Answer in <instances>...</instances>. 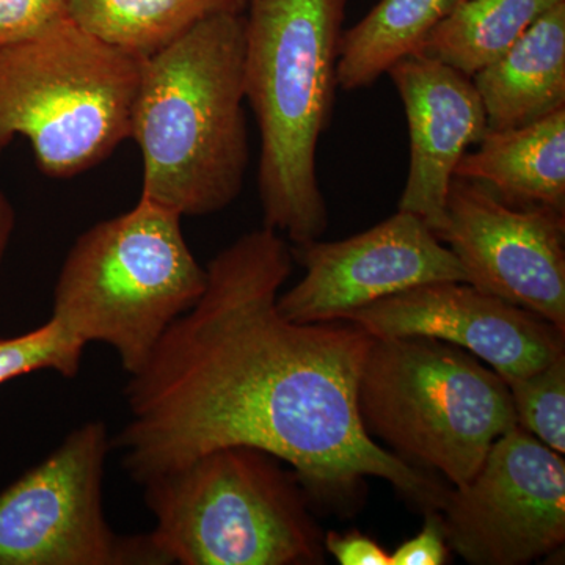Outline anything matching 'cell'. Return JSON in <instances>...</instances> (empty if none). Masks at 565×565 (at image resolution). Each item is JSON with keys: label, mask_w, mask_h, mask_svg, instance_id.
<instances>
[{"label": "cell", "mask_w": 565, "mask_h": 565, "mask_svg": "<svg viewBox=\"0 0 565 565\" xmlns=\"http://www.w3.org/2000/svg\"><path fill=\"white\" fill-rule=\"evenodd\" d=\"M292 262L267 226L211 259L199 302L129 379V422L115 440L126 471L143 484L212 449L252 446L289 465L315 497L344 503L379 478L438 511L449 486L379 445L360 416L373 334L278 310Z\"/></svg>", "instance_id": "obj_1"}, {"label": "cell", "mask_w": 565, "mask_h": 565, "mask_svg": "<svg viewBox=\"0 0 565 565\" xmlns=\"http://www.w3.org/2000/svg\"><path fill=\"white\" fill-rule=\"evenodd\" d=\"M244 47V13H223L141 62L129 136L140 199L196 217L239 196L250 162Z\"/></svg>", "instance_id": "obj_2"}, {"label": "cell", "mask_w": 565, "mask_h": 565, "mask_svg": "<svg viewBox=\"0 0 565 565\" xmlns=\"http://www.w3.org/2000/svg\"><path fill=\"white\" fill-rule=\"evenodd\" d=\"M348 0H247L244 92L262 136L264 226L296 247L321 239L329 211L319 140L332 120Z\"/></svg>", "instance_id": "obj_3"}, {"label": "cell", "mask_w": 565, "mask_h": 565, "mask_svg": "<svg viewBox=\"0 0 565 565\" xmlns=\"http://www.w3.org/2000/svg\"><path fill=\"white\" fill-rule=\"evenodd\" d=\"M282 460L252 446H223L145 481L163 564H323L310 493Z\"/></svg>", "instance_id": "obj_4"}, {"label": "cell", "mask_w": 565, "mask_h": 565, "mask_svg": "<svg viewBox=\"0 0 565 565\" xmlns=\"http://www.w3.org/2000/svg\"><path fill=\"white\" fill-rule=\"evenodd\" d=\"M181 218L140 199L81 234L58 274L51 318L82 343L110 345L129 375L206 288Z\"/></svg>", "instance_id": "obj_5"}, {"label": "cell", "mask_w": 565, "mask_h": 565, "mask_svg": "<svg viewBox=\"0 0 565 565\" xmlns=\"http://www.w3.org/2000/svg\"><path fill=\"white\" fill-rule=\"evenodd\" d=\"M356 404L371 437L452 487L467 484L494 441L519 426L504 379L435 338H374Z\"/></svg>", "instance_id": "obj_6"}, {"label": "cell", "mask_w": 565, "mask_h": 565, "mask_svg": "<svg viewBox=\"0 0 565 565\" xmlns=\"http://www.w3.org/2000/svg\"><path fill=\"white\" fill-rule=\"evenodd\" d=\"M141 62L70 18L0 46V154L22 137L58 180L106 161L131 136Z\"/></svg>", "instance_id": "obj_7"}, {"label": "cell", "mask_w": 565, "mask_h": 565, "mask_svg": "<svg viewBox=\"0 0 565 565\" xmlns=\"http://www.w3.org/2000/svg\"><path fill=\"white\" fill-rule=\"evenodd\" d=\"M106 423L73 430L0 493V565L163 564L150 535H117L104 515Z\"/></svg>", "instance_id": "obj_8"}, {"label": "cell", "mask_w": 565, "mask_h": 565, "mask_svg": "<svg viewBox=\"0 0 565 565\" xmlns=\"http://www.w3.org/2000/svg\"><path fill=\"white\" fill-rule=\"evenodd\" d=\"M449 550L473 565H526L565 541L564 456L520 426L438 509Z\"/></svg>", "instance_id": "obj_9"}, {"label": "cell", "mask_w": 565, "mask_h": 565, "mask_svg": "<svg viewBox=\"0 0 565 565\" xmlns=\"http://www.w3.org/2000/svg\"><path fill=\"white\" fill-rule=\"evenodd\" d=\"M467 282L565 332V214L514 206L481 182L455 178L437 234Z\"/></svg>", "instance_id": "obj_10"}, {"label": "cell", "mask_w": 565, "mask_h": 565, "mask_svg": "<svg viewBox=\"0 0 565 565\" xmlns=\"http://www.w3.org/2000/svg\"><path fill=\"white\" fill-rule=\"evenodd\" d=\"M294 259L305 275L281 296L278 310L294 322L340 321L394 294L467 277L449 250L418 215L396 214L343 241L299 245Z\"/></svg>", "instance_id": "obj_11"}, {"label": "cell", "mask_w": 565, "mask_h": 565, "mask_svg": "<svg viewBox=\"0 0 565 565\" xmlns=\"http://www.w3.org/2000/svg\"><path fill=\"white\" fill-rule=\"evenodd\" d=\"M345 321L374 338L426 337L455 344L505 384L565 353V332L555 323L463 281L416 286L366 305Z\"/></svg>", "instance_id": "obj_12"}, {"label": "cell", "mask_w": 565, "mask_h": 565, "mask_svg": "<svg viewBox=\"0 0 565 565\" xmlns=\"http://www.w3.org/2000/svg\"><path fill=\"white\" fill-rule=\"evenodd\" d=\"M388 76L411 137L399 211L418 215L438 234L457 163L489 129L484 104L470 76L424 52L396 63Z\"/></svg>", "instance_id": "obj_13"}, {"label": "cell", "mask_w": 565, "mask_h": 565, "mask_svg": "<svg viewBox=\"0 0 565 565\" xmlns=\"http://www.w3.org/2000/svg\"><path fill=\"white\" fill-rule=\"evenodd\" d=\"M471 79L489 129L530 125L565 109V2L546 11Z\"/></svg>", "instance_id": "obj_14"}, {"label": "cell", "mask_w": 565, "mask_h": 565, "mask_svg": "<svg viewBox=\"0 0 565 565\" xmlns=\"http://www.w3.org/2000/svg\"><path fill=\"white\" fill-rule=\"evenodd\" d=\"M455 178L481 182L514 206L565 214V109L530 125L487 129L457 163Z\"/></svg>", "instance_id": "obj_15"}, {"label": "cell", "mask_w": 565, "mask_h": 565, "mask_svg": "<svg viewBox=\"0 0 565 565\" xmlns=\"http://www.w3.org/2000/svg\"><path fill=\"white\" fill-rule=\"evenodd\" d=\"M245 9L247 0H68L74 24L139 61L158 54L200 22Z\"/></svg>", "instance_id": "obj_16"}, {"label": "cell", "mask_w": 565, "mask_h": 565, "mask_svg": "<svg viewBox=\"0 0 565 565\" xmlns=\"http://www.w3.org/2000/svg\"><path fill=\"white\" fill-rule=\"evenodd\" d=\"M456 6V0H381L341 35L338 87L344 92L370 87L396 63L422 52Z\"/></svg>", "instance_id": "obj_17"}, {"label": "cell", "mask_w": 565, "mask_h": 565, "mask_svg": "<svg viewBox=\"0 0 565 565\" xmlns=\"http://www.w3.org/2000/svg\"><path fill=\"white\" fill-rule=\"evenodd\" d=\"M565 0H463L430 33L424 54L473 77Z\"/></svg>", "instance_id": "obj_18"}, {"label": "cell", "mask_w": 565, "mask_h": 565, "mask_svg": "<svg viewBox=\"0 0 565 565\" xmlns=\"http://www.w3.org/2000/svg\"><path fill=\"white\" fill-rule=\"evenodd\" d=\"M516 424L557 455L565 452V353L552 363L509 382Z\"/></svg>", "instance_id": "obj_19"}, {"label": "cell", "mask_w": 565, "mask_h": 565, "mask_svg": "<svg viewBox=\"0 0 565 565\" xmlns=\"http://www.w3.org/2000/svg\"><path fill=\"white\" fill-rule=\"evenodd\" d=\"M85 348L87 344L52 318L32 332L0 340V385L43 370L74 377Z\"/></svg>", "instance_id": "obj_20"}, {"label": "cell", "mask_w": 565, "mask_h": 565, "mask_svg": "<svg viewBox=\"0 0 565 565\" xmlns=\"http://www.w3.org/2000/svg\"><path fill=\"white\" fill-rule=\"evenodd\" d=\"M68 17V0H0V46L40 35Z\"/></svg>", "instance_id": "obj_21"}, {"label": "cell", "mask_w": 565, "mask_h": 565, "mask_svg": "<svg viewBox=\"0 0 565 565\" xmlns=\"http://www.w3.org/2000/svg\"><path fill=\"white\" fill-rule=\"evenodd\" d=\"M392 565H444L449 561L444 522L438 511L426 512V522L415 537L408 539L390 555Z\"/></svg>", "instance_id": "obj_22"}, {"label": "cell", "mask_w": 565, "mask_h": 565, "mask_svg": "<svg viewBox=\"0 0 565 565\" xmlns=\"http://www.w3.org/2000/svg\"><path fill=\"white\" fill-rule=\"evenodd\" d=\"M323 550L341 565H392L384 546L360 531H330L323 535Z\"/></svg>", "instance_id": "obj_23"}, {"label": "cell", "mask_w": 565, "mask_h": 565, "mask_svg": "<svg viewBox=\"0 0 565 565\" xmlns=\"http://www.w3.org/2000/svg\"><path fill=\"white\" fill-rule=\"evenodd\" d=\"M14 223H17V214H14L10 200L0 189V264L6 256L7 247H9Z\"/></svg>", "instance_id": "obj_24"}, {"label": "cell", "mask_w": 565, "mask_h": 565, "mask_svg": "<svg viewBox=\"0 0 565 565\" xmlns=\"http://www.w3.org/2000/svg\"><path fill=\"white\" fill-rule=\"evenodd\" d=\"M456 2H457V3H459V2H463V0H456Z\"/></svg>", "instance_id": "obj_25"}]
</instances>
